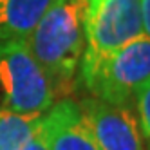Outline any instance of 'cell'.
Returning <instances> with one entry per match:
<instances>
[{"instance_id":"6da1fadb","label":"cell","mask_w":150,"mask_h":150,"mask_svg":"<svg viewBox=\"0 0 150 150\" xmlns=\"http://www.w3.org/2000/svg\"><path fill=\"white\" fill-rule=\"evenodd\" d=\"M87 0H52L35 29L27 47L35 56L56 96L69 94L85 51Z\"/></svg>"},{"instance_id":"7a4b0ae2","label":"cell","mask_w":150,"mask_h":150,"mask_svg":"<svg viewBox=\"0 0 150 150\" xmlns=\"http://www.w3.org/2000/svg\"><path fill=\"white\" fill-rule=\"evenodd\" d=\"M141 35V0H87L81 78Z\"/></svg>"},{"instance_id":"3957f363","label":"cell","mask_w":150,"mask_h":150,"mask_svg":"<svg viewBox=\"0 0 150 150\" xmlns=\"http://www.w3.org/2000/svg\"><path fill=\"white\" fill-rule=\"evenodd\" d=\"M0 91L4 109L18 114H44L56 101L52 87L27 40L0 42Z\"/></svg>"},{"instance_id":"277c9868","label":"cell","mask_w":150,"mask_h":150,"mask_svg":"<svg viewBox=\"0 0 150 150\" xmlns=\"http://www.w3.org/2000/svg\"><path fill=\"white\" fill-rule=\"evenodd\" d=\"M150 80V38L141 35L83 76L87 91L103 101L130 107L139 85Z\"/></svg>"},{"instance_id":"5b68a950","label":"cell","mask_w":150,"mask_h":150,"mask_svg":"<svg viewBox=\"0 0 150 150\" xmlns=\"http://www.w3.org/2000/svg\"><path fill=\"white\" fill-rule=\"evenodd\" d=\"M78 103L101 150H146L130 107L114 105L94 96Z\"/></svg>"},{"instance_id":"8992f818","label":"cell","mask_w":150,"mask_h":150,"mask_svg":"<svg viewBox=\"0 0 150 150\" xmlns=\"http://www.w3.org/2000/svg\"><path fill=\"white\" fill-rule=\"evenodd\" d=\"M40 136L49 150H101L80 103L62 98L42 114Z\"/></svg>"},{"instance_id":"52a82bcc","label":"cell","mask_w":150,"mask_h":150,"mask_svg":"<svg viewBox=\"0 0 150 150\" xmlns=\"http://www.w3.org/2000/svg\"><path fill=\"white\" fill-rule=\"evenodd\" d=\"M52 0H0V42L27 40Z\"/></svg>"},{"instance_id":"ba28073f","label":"cell","mask_w":150,"mask_h":150,"mask_svg":"<svg viewBox=\"0 0 150 150\" xmlns=\"http://www.w3.org/2000/svg\"><path fill=\"white\" fill-rule=\"evenodd\" d=\"M42 114H18L0 107V150H24L40 130Z\"/></svg>"},{"instance_id":"9c48e42d","label":"cell","mask_w":150,"mask_h":150,"mask_svg":"<svg viewBox=\"0 0 150 150\" xmlns=\"http://www.w3.org/2000/svg\"><path fill=\"white\" fill-rule=\"evenodd\" d=\"M134 100H136V109H137L139 132H141L145 148L150 150V80L137 87Z\"/></svg>"},{"instance_id":"30bf717a","label":"cell","mask_w":150,"mask_h":150,"mask_svg":"<svg viewBox=\"0 0 150 150\" xmlns=\"http://www.w3.org/2000/svg\"><path fill=\"white\" fill-rule=\"evenodd\" d=\"M141 18H143V35L150 38V0H141Z\"/></svg>"},{"instance_id":"8fae6325","label":"cell","mask_w":150,"mask_h":150,"mask_svg":"<svg viewBox=\"0 0 150 150\" xmlns=\"http://www.w3.org/2000/svg\"><path fill=\"white\" fill-rule=\"evenodd\" d=\"M24 150H49L47 148V145L44 143V139H42V136H40V132L31 139V141L25 145V148Z\"/></svg>"}]
</instances>
